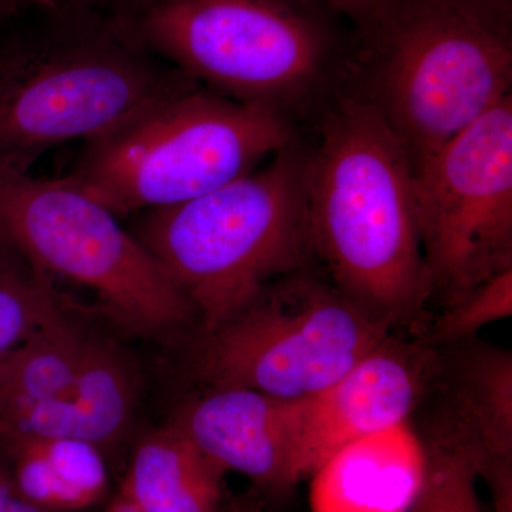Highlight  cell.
Masks as SVG:
<instances>
[{
    "label": "cell",
    "instance_id": "6da1fadb",
    "mask_svg": "<svg viewBox=\"0 0 512 512\" xmlns=\"http://www.w3.org/2000/svg\"><path fill=\"white\" fill-rule=\"evenodd\" d=\"M308 212L313 255L326 276L390 330L419 322L431 282L414 174L370 104L340 90L312 121Z\"/></svg>",
    "mask_w": 512,
    "mask_h": 512
},
{
    "label": "cell",
    "instance_id": "7a4b0ae2",
    "mask_svg": "<svg viewBox=\"0 0 512 512\" xmlns=\"http://www.w3.org/2000/svg\"><path fill=\"white\" fill-rule=\"evenodd\" d=\"M308 0H144L120 20L205 89L312 123L342 90L350 29Z\"/></svg>",
    "mask_w": 512,
    "mask_h": 512
},
{
    "label": "cell",
    "instance_id": "3957f363",
    "mask_svg": "<svg viewBox=\"0 0 512 512\" xmlns=\"http://www.w3.org/2000/svg\"><path fill=\"white\" fill-rule=\"evenodd\" d=\"M138 241L210 330L312 266L308 143L299 137L255 170L194 200L146 211Z\"/></svg>",
    "mask_w": 512,
    "mask_h": 512
},
{
    "label": "cell",
    "instance_id": "277c9868",
    "mask_svg": "<svg viewBox=\"0 0 512 512\" xmlns=\"http://www.w3.org/2000/svg\"><path fill=\"white\" fill-rule=\"evenodd\" d=\"M350 33L342 89L382 117L413 174L512 96V36L433 0H389Z\"/></svg>",
    "mask_w": 512,
    "mask_h": 512
},
{
    "label": "cell",
    "instance_id": "5b68a950",
    "mask_svg": "<svg viewBox=\"0 0 512 512\" xmlns=\"http://www.w3.org/2000/svg\"><path fill=\"white\" fill-rule=\"evenodd\" d=\"M195 86L119 22L77 20L0 55V178L30 174L47 151L100 140Z\"/></svg>",
    "mask_w": 512,
    "mask_h": 512
},
{
    "label": "cell",
    "instance_id": "8992f818",
    "mask_svg": "<svg viewBox=\"0 0 512 512\" xmlns=\"http://www.w3.org/2000/svg\"><path fill=\"white\" fill-rule=\"evenodd\" d=\"M301 136L274 111L195 86L86 144L64 178L121 217L217 190Z\"/></svg>",
    "mask_w": 512,
    "mask_h": 512
},
{
    "label": "cell",
    "instance_id": "52a82bcc",
    "mask_svg": "<svg viewBox=\"0 0 512 512\" xmlns=\"http://www.w3.org/2000/svg\"><path fill=\"white\" fill-rule=\"evenodd\" d=\"M0 239L35 271L87 289L138 335L173 339L194 308L109 208L67 181L0 178Z\"/></svg>",
    "mask_w": 512,
    "mask_h": 512
},
{
    "label": "cell",
    "instance_id": "ba28073f",
    "mask_svg": "<svg viewBox=\"0 0 512 512\" xmlns=\"http://www.w3.org/2000/svg\"><path fill=\"white\" fill-rule=\"evenodd\" d=\"M392 332L308 266L200 330L192 367L211 387L299 402L336 382Z\"/></svg>",
    "mask_w": 512,
    "mask_h": 512
},
{
    "label": "cell",
    "instance_id": "9c48e42d",
    "mask_svg": "<svg viewBox=\"0 0 512 512\" xmlns=\"http://www.w3.org/2000/svg\"><path fill=\"white\" fill-rule=\"evenodd\" d=\"M431 298L453 305L512 268V96L414 174Z\"/></svg>",
    "mask_w": 512,
    "mask_h": 512
},
{
    "label": "cell",
    "instance_id": "30bf717a",
    "mask_svg": "<svg viewBox=\"0 0 512 512\" xmlns=\"http://www.w3.org/2000/svg\"><path fill=\"white\" fill-rule=\"evenodd\" d=\"M440 373L437 348L390 335L322 392L296 402V481L353 441L407 423Z\"/></svg>",
    "mask_w": 512,
    "mask_h": 512
},
{
    "label": "cell",
    "instance_id": "8fae6325",
    "mask_svg": "<svg viewBox=\"0 0 512 512\" xmlns=\"http://www.w3.org/2000/svg\"><path fill=\"white\" fill-rule=\"evenodd\" d=\"M296 402L239 387H211L175 414L180 427L227 471L268 490H291Z\"/></svg>",
    "mask_w": 512,
    "mask_h": 512
},
{
    "label": "cell",
    "instance_id": "7c38bea8",
    "mask_svg": "<svg viewBox=\"0 0 512 512\" xmlns=\"http://www.w3.org/2000/svg\"><path fill=\"white\" fill-rule=\"evenodd\" d=\"M137 392V375L126 353L114 343L90 338L72 389L59 399L0 413V439L111 446L126 433Z\"/></svg>",
    "mask_w": 512,
    "mask_h": 512
},
{
    "label": "cell",
    "instance_id": "4fadbf2b",
    "mask_svg": "<svg viewBox=\"0 0 512 512\" xmlns=\"http://www.w3.org/2000/svg\"><path fill=\"white\" fill-rule=\"evenodd\" d=\"M460 353L440 426L466 448L494 512H512V355L494 346Z\"/></svg>",
    "mask_w": 512,
    "mask_h": 512
},
{
    "label": "cell",
    "instance_id": "5bb4252c",
    "mask_svg": "<svg viewBox=\"0 0 512 512\" xmlns=\"http://www.w3.org/2000/svg\"><path fill=\"white\" fill-rule=\"evenodd\" d=\"M424 467L423 440L409 421L353 441L312 474L313 512H407Z\"/></svg>",
    "mask_w": 512,
    "mask_h": 512
},
{
    "label": "cell",
    "instance_id": "9a60e30c",
    "mask_svg": "<svg viewBox=\"0 0 512 512\" xmlns=\"http://www.w3.org/2000/svg\"><path fill=\"white\" fill-rule=\"evenodd\" d=\"M227 473L170 423L138 443L121 495L141 512H218Z\"/></svg>",
    "mask_w": 512,
    "mask_h": 512
},
{
    "label": "cell",
    "instance_id": "2e32d148",
    "mask_svg": "<svg viewBox=\"0 0 512 512\" xmlns=\"http://www.w3.org/2000/svg\"><path fill=\"white\" fill-rule=\"evenodd\" d=\"M23 497L49 512L79 511L103 500L107 468L100 448L77 440L32 439L0 444Z\"/></svg>",
    "mask_w": 512,
    "mask_h": 512
},
{
    "label": "cell",
    "instance_id": "e0dca14e",
    "mask_svg": "<svg viewBox=\"0 0 512 512\" xmlns=\"http://www.w3.org/2000/svg\"><path fill=\"white\" fill-rule=\"evenodd\" d=\"M89 336L64 311L0 360V412L59 399L72 389Z\"/></svg>",
    "mask_w": 512,
    "mask_h": 512
},
{
    "label": "cell",
    "instance_id": "ac0fdd59",
    "mask_svg": "<svg viewBox=\"0 0 512 512\" xmlns=\"http://www.w3.org/2000/svg\"><path fill=\"white\" fill-rule=\"evenodd\" d=\"M62 312L53 282L0 239V360Z\"/></svg>",
    "mask_w": 512,
    "mask_h": 512
},
{
    "label": "cell",
    "instance_id": "d6986e66",
    "mask_svg": "<svg viewBox=\"0 0 512 512\" xmlns=\"http://www.w3.org/2000/svg\"><path fill=\"white\" fill-rule=\"evenodd\" d=\"M423 440V481L407 512H483L477 470L466 448L439 426Z\"/></svg>",
    "mask_w": 512,
    "mask_h": 512
},
{
    "label": "cell",
    "instance_id": "ffe728a7",
    "mask_svg": "<svg viewBox=\"0 0 512 512\" xmlns=\"http://www.w3.org/2000/svg\"><path fill=\"white\" fill-rule=\"evenodd\" d=\"M512 268L491 276L473 291L447 306L434 320L429 336L424 342L437 346L460 345L491 325L511 318Z\"/></svg>",
    "mask_w": 512,
    "mask_h": 512
},
{
    "label": "cell",
    "instance_id": "44dd1931",
    "mask_svg": "<svg viewBox=\"0 0 512 512\" xmlns=\"http://www.w3.org/2000/svg\"><path fill=\"white\" fill-rule=\"evenodd\" d=\"M501 35L512 36V0H433Z\"/></svg>",
    "mask_w": 512,
    "mask_h": 512
},
{
    "label": "cell",
    "instance_id": "7402d4cb",
    "mask_svg": "<svg viewBox=\"0 0 512 512\" xmlns=\"http://www.w3.org/2000/svg\"><path fill=\"white\" fill-rule=\"evenodd\" d=\"M348 23L350 30L362 28L384 8L389 0H308Z\"/></svg>",
    "mask_w": 512,
    "mask_h": 512
},
{
    "label": "cell",
    "instance_id": "603a6c76",
    "mask_svg": "<svg viewBox=\"0 0 512 512\" xmlns=\"http://www.w3.org/2000/svg\"><path fill=\"white\" fill-rule=\"evenodd\" d=\"M0 512H49L19 493L8 467L0 461Z\"/></svg>",
    "mask_w": 512,
    "mask_h": 512
},
{
    "label": "cell",
    "instance_id": "cb8c5ba5",
    "mask_svg": "<svg viewBox=\"0 0 512 512\" xmlns=\"http://www.w3.org/2000/svg\"><path fill=\"white\" fill-rule=\"evenodd\" d=\"M35 2L50 12L69 16L83 13L96 0H35Z\"/></svg>",
    "mask_w": 512,
    "mask_h": 512
},
{
    "label": "cell",
    "instance_id": "d4e9b609",
    "mask_svg": "<svg viewBox=\"0 0 512 512\" xmlns=\"http://www.w3.org/2000/svg\"><path fill=\"white\" fill-rule=\"evenodd\" d=\"M107 512H141L137 507H134L130 501L126 500L123 495L114 498L113 503L109 505Z\"/></svg>",
    "mask_w": 512,
    "mask_h": 512
},
{
    "label": "cell",
    "instance_id": "484cf974",
    "mask_svg": "<svg viewBox=\"0 0 512 512\" xmlns=\"http://www.w3.org/2000/svg\"><path fill=\"white\" fill-rule=\"evenodd\" d=\"M20 2H23V0H0V15H2V13L9 12V10L15 9Z\"/></svg>",
    "mask_w": 512,
    "mask_h": 512
}]
</instances>
